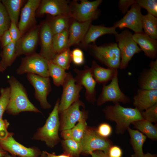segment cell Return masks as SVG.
<instances>
[{
    "mask_svg": "<svg viewBox=\"0 0 157 157\" xmlns=\"http://www.w3.org/2000/svg\"><path fill=\"white\" fill-rule=\"evenodd\" d=\"M103 111L106 119L115 123V132L118 135L124 134L133 122L143 119L137 109L124 107L119 103L108 106Z\"/></svg>",
    "mask_w": 157,
    "mask_h": 157,
    "instance_id": "1",
    "label": "cell"
},
{
    "mask_svg": "<svg viewBox=\"0 0 157 157\" xmlns=\"http://www.w3.org/2000/svg\"><path fill=\"white\" fill-rule=\"evenodd\" d=\"M10 94L7 113L16 115L24 111L41 113L29 100L23 85L15 77L12 76L8 79Z\"/></svg>",
    "mask_w": 157,
    "mask_h": 157,
    "instance_id": "2",
    "label": "cell"
},
{
    "mask_svg": "<svg viewBox=\"0 0 157 157\" xmlns=\"http://www.w3.org/2000/svg\"><path fill=\"white\" fill-rule=\"evenodd\" d=\"M60 100L59 99L57 100L45 124L37 129L33 138L44 142L47 146L50 148L53 147L61 141L58 134Z\"/></svg>",
    "mask_w": 157,
    "mask_h": 157,
    "instance_id": "3",
    "label": "cell"
},
{
    "mask_svg": "<svg viewBox=\"0 0 157 157\" xmlns=\"http://www.w3.org/2000/svg\"><path fill=\"white\" fill-rule=\"evenodd\" d=\"M80 142L82 146L81 154L88 155L96 150L103 151L107 154L110 147L113 145L108 138H105L99 135L96 127L87 126Z\"/></svg>",
    "mask_w": 157,
    "mask_h": 157,
    "instance_id": "4",
    "label": "cell"
},
{
    "mask_svg": "<svg viewBox=\"0 0 157 157\" xmlns=\"http://www.w3.org/2000/svg\"><path fill=\"white\" fill-rule=\"evenodd\" d=\"M133 34L128 29H125L115 35L121 56L119 68L125 69L133 56L142 51L133 40Z\"/></svg>",
    "mask_w": 157,
    "mask_h": 157,
    "instance_id": "5",
    "label": "cell"
},
{
    "mask_svg": "<svg viewBox=\"0 0 157 157\" xmlns=\"http://www.w3.org/2000/svg\"><path fill=\"white\" fill-rule=\"evenodd\" d=\"M48 62L39 53L35 52L21 58L20 65L16 70L19 75L31 74L49 77Z\"/></svg>",
    "mask_w": 157,
    "mask_h": 157,
    "instance_id": "6",
    "label": "cell"
},
{
    "mask_svg": "<svg viewBox=\"0 0 157 157\" xmlns=\"http://www.w3.org/2000/svg\"><path fill=\"white\" fill-rule=\"evenodd\" d=\"M94 56L108 68H119L121 61L119 49L117 44L113 42L98 46H91Z\"/></svg>",
    "mask_w": 157,
    "mask_h": 157,
    "instance_id": "7",
    "label": "cell"
},
{
    "mask_svg": "<svg viewBox=\"0 0 157 157\" xmlns=\"http://www.w3.org/2000/svg\"><path fill=\"white\" fill-rule=\"evenodd\" d=\"M81 106L84 107V104L78 100L60 114V131L71 129L81 120L88 118V111L84 109L81 110L80 107Z\"/></svg>",
    "mask_w": 157,
    "mask_h": 157,
    "instance_id": "8",
    "label": "cell"
},
{
    "mask_svg": "<svg viewBox=\"0 0 157 157\" xmlns=\"http://www.w3.org/2000/svg\"><path fill=\"white\" fill-rule=\"evenodd\" d=\"M62 85L63 91L59 105V114L79 100V93L83 88L76 83L74 78L70 72H68Z\"/></svg>",
    "mask_w": 157,
    "mask_h": 157,
    "instance_id": "9",
    "label": "cell"
},
{
    "mask_svg": "<svg viewBox=\"0 0 157 157\" xmlns=\"http://www.w3.org/2000/svg\"><path fill=\"white\" fill-rule=\"evenodd\" d=\"M103 85L101 92L96 101L98 106H101L108 101H112L114 104L119 102L126 104L131 102L130 98L120 88L118 76L114 78L108 85Z\"/></svg>",
    "mask_w": 157,
    "mask_h": 157,
    "instance_id": "10",
    "label": "cell"
},
{
    "mask_svg": "<svg viewBox=\"0 0 157 157\" xmlns=\"http://www.w3.org/2000/svg\"><path fill=\"white\" fill-rule=\"evenodd\" d=\"M102 2V0H82L80 3L76 2L73 10L71 11V17L80 22L95 19L99 15L98 8Z\"/></svg>",
    "mask_w": 157,
    "mask_h": 157,
    "instance_id": "11",
    "label": "cell"
},
{
    "mask_svg": "<svg viewBox=\"0 0 157 157\" xmlns=\"http://www.w3.org/2000/svg\"><path fill=\"white\" fill-rule=\"evenodd\" d=\"M27 78L35 89V97L40 102L41 107L44 109L51 108V106L47 99V97L51 90L49 77L28 74Z\"/></svg>",
    "mask_w": 157,
    "mask_h": 157,
    "instance_id": "12",
    "label": "cell"
},
{
    "mask_svg": "<svg viewBox=\"0 0 157 157\" xmlns=\"http://www.w3.org/2000/svg\"><path fill=\"white\" fill-rule=\"evenodd\" d=\"M10 133L6 138L0 140V147L13 156L19 157H39L41 153L36 147H27L17 142Z\"/></svg>",
    "mask_w": 157,
    "mask_h": 157,
    "instance_id": "13",
    "label": "cell"
},
{
    "mask_svg": "<svg viewBox=\"0 0 157 157\" xmlns=\"http://www.w3.org/2000/svg\"><path fill=\"white\" fill-rule=\"evenodd\" d=\"M41 25L32 27L16 42L17 56L22 55H28L35 52L40 35Z\"/></svg>",
    "mask_w": 157,
    "mask_h": 157,
    "instance_id": "14",
    "label": "cell"
},
{
    "mask_svg": "<svg viewBox=\"0 0 157 157\" xmlns=\"http://www.w3.org/2000/svg\"><path fill=\"white\" fill-rule=\"evenodd\" d=\"M141 8L136 3L133 4L123 17L115 22L113 26L116 28H127L133 31L135 33L143 32Z\"/></svg>",
    "mask_w": 157,
    "mask_h": 157,
    "instance_id": "15",
    "label": "cell"
},
{
    "mask_svg": "<svg viewBox=\"0 0 157 157\" xmlns=\"http://www.w3.org/2000/svg\"><path fill=\"white\" fill-rule=\"evenodd\" d=\"M41 1L28 0L22 9L18 27L22 36L36 25V13Z\"/></svg>",
    "mask_w": 157,
    "mask_h": 157,
    "instance_id": "16",
    "label": "cell"
},
{
    "mask_svg": "<svg viewBox=\"0 0 157 157\" xmlns=\"http://www.w3.org/2000/svg\"><path fill=\"white\" fill-rule=\"evenodd\" d=\"M74 70L76 74L74 77L76 83L85 88L86 99L94 104L97 101L95 89L97 82L92 76L90 67L85 66L83 70L76 68Z\"/></svg>",
    "mask_w": 157,
    "mask_h": 157,
    "instance_id": "17",
    "label": "cell"
},
{
    "mask_svg": "<svg viewBox=\"0 0 157 157\" xmlns=\"http://www.w3.org/2000/svg\"><path fill=\"white\" fill-rule=\"evenodd\" d=\"M71 9L67 1L42 0L36 10V16L48 14L54 16L62 15L71 16Z\"/></svg>",
    "mask_w": 157,
    "mask_h": 157,
    "instance_id": "18",
    "label": "cell"
},
{
    "mask_svg": "<svg viewBox=\"0 0 157 157\" xmlns=\"http://www.w3.org/2000/svg\"><path fill=\"white\" fill-rule=\"evenodd\" d=\"M53 35L48 22L41 24L39 35L41 49L39 54L48 61H51L56 54L53 48Z\"/></svg>",
    "mask_w": 157,
    "mask_h": 157,
    "instance_id": "19",
    "label": "cell"
},
{
    "mask_svg": "<svg viewBox=\"0 0 157 157\" xmlns=\"http://www.w3.org/2000/svg\"><path fill=\"white\" fill-rule=\"evenodd\" d=\"M133 105L140 112L157 104V89H138L134 97Z\"/></svg>",
    "mask_w": 157,
    "mask_h": 157,
    "instance_id": "20",
    "label": "cell"
},
{
    "mask_svg": "<svg viewBox=\"0 0 157 157\" xmlns=\"http://www.w3.org/2000/svg\"><path fill=\"white\" fill-rule=\"evenodd\" d=\"M133 38L139 45L140 48L145 55L152 59H156L157 56V40L150 38L144 32L134 33Z\"/></svg>",
    "mask_w": 157,
    "mask_h": 157,
    "instance_id": "21",
    "label": "cell"
},
{
    "mask_svg": "<svg viewBox=\"0 0 157 157\" xmlns=\"http://www.w3.org/2000/svg\"><path fill=\"white\" fill-rule=\"evenodd\" d=\"M92 21L73 22L69 30L68 47L83 41L90 27Z\"/></svg>",
    "mask_w": 157,
    "mask_h": 157,
    "instance_id": "22",
    "label": "cell"
},
{
    "mask_svg": "<svg viewBox=\"0 0 157 157\" xmlns=\"http://www.w3.org/2000/svg\"><path fill=\"white\" fill-rule=\"evenodd\" d=\"M90 69L92 76L97 83L99 84H106L108 81L118 76L117 69L102 67L94 61L92 62Z\"/></svg>",
    "mask_w": 157,
    "mask_h": 157,
    "instance_id": "23",
    "label": "cell"
},
{
    "mask_svg": "<svg viewBox=\"0 0 157 157\" xmlns=\"http://www.w3.org/2000/svg\"><path fill=\"white\" fill-rule=\"evenodd\" d=\"M116 29L113 26L106 27L91 25L83 40V44L85 46H87L90 43L95 42L98 38L104 35L113 34L115 35L118 33Z\"/></svg>",
    "mask_w": 157,
    "mask_h": 157,
    "instance_id": "24",
    "label": "cell"
},
{
    "mask_svg": "<svg viewBox=\"0 0 157 157\" xmlns=\"http://www.w3.org/2000/svg\"><path fill=\"white\" fill-rule=\"evenodd\" d=\"M127 130L130 136V142L134 152L131 157H142L144 154L143 146L147 137L139 131L132 129L130 127Z\"/></svg>",
    "mask_w": 157,
    "mask_h": 157,
    "instance_id": "25",
    "label": "cell"
},
{
    "mask_svg": "<svg viewBox=\"0 0 157 157\" xmlns=\"http://www.w3.org/2000/svg\"><path fill=\"white\" fill-rule=\"evenodd\" d=\"M138 84L141 89H157V71L150 68L144 70L139 78Z\"/></svg>",
    "mask_w": 157,
    "mask_h": 157,
    "instance_id": "26",
    "label": "cell"
},
{
    "mask_svg": "<svg viewBox=\"0 0 157 157\" xmlns=\"http://www.w3.org/2000/svg\"><path fill=\"white\" fill-rule=\"evenodd\" d=\"M86 119L81 120L72 128L61 131L60 135L62 138L63 139H72L80 142L88 126Z\"/></svg>",
    "mask_w": 157,
    "mask_h": 157,
    "instance_id": "27",
    "label": "cell"
},
{
    "mask_svg": "<svg viewBox=\"0 0 157 157\" xmlns=\"http://www.w3.org/2000/svg\"><path fill=\"white\" fill-rule=\"evenodd\" d=\"M24 0H2L1 2L5 8L11 22L17 26L21 8L26 1Z\"/></svg>",
    "mask_w": 157,
    "mask_h": 157,
    "instance_id": "28",
    "label": "cell"
},
{
    "mask_svg": "<svg viewBox=\"0 0 157 157\" xmlns=\"http://www.w3.org/2000/svg\"><path fill=\"white\" fill-rule=\"evenodd\" d=\"M16 42L13 41L3 48L0 53L1 58L0 62L5 71L10 66L17 57L16 48Z\"/></svg>",
    "mask_w": 157,
    "mask_h": 157,
    "instance_id": "29",
    "label": "cell"
},
{
    "mask_svg": "<svg viewBox=\"0 0 157 157\" xmlns=\"http://www.w3.org/2000/svg\"><path fill=\"white\" fill-rule=\"evenodd\" d=\"M135 128L151 140H157V127L149 121L144 119L139 120L132 123Z\"/></svg>",
    "mask_w": 157,
    "mask_h": 157,
    "instance_id": "30",
    "label": "cell"
},
{
    "mask_svg": "<svg viewBox=\"0 0 157 157\" xmlns=\"http://www.w3.org/2000/svg\"><path fill=\"white\" fill-rule=\"evenodd\" d=\"M142 26L144 32L151 38L157 39V18L147 13L142 17Z\"/></svg>",
    "mask_w": 157,
    "mask_h": 157,
    "instance_id": "31",
    "label": "cell"
},
{
    "mask_svg": "<svg viewBox=\"0 0 157 157\" xmlns=\"http://www.w3.org/2000/svg\"><path fill=\"white\" fill-rule=\"evenodd\" d=\"M65 70L50 61L48 62L49 76L53 79L54 84L58 86L62 85L67 74Z\"/></svg>",
    "mask_w": 157,
    "mask_h": 157,
    "instance_id": "32",
    "label": "cell"
},
{
    "mask_svg": "<svg viewBox=\"0 0 157 157\" xmlns=\"http://www.w3.org/2000/svg\"><path fill=\"white\" fill-rule=\"evenodd\" d=\"M70 17L68 15H60L55 16L48 22L53 35L68 29Z\"/></svg>",
    "mask_w": 157,
    "mask_h": 157,
    "instance_id": "33",
    "label": "cell"
},
{
    "mask_svg": "<svg viewBox=\"0 0 157 157\" xmlns=\"http://www.w3.org/2000/svg\"><path fill=\"white\" fill-rule=\"evenodd\" d=\"M68 29L53 35V48L56 54L69 48L68 47Z\"/></svg>",
    "mask_w": 157,
    "mask_h": 157,
    "instance_id": "34",
    "label": "cell"
},
{
    "mask_svg": "<svg viewBox=\"0 0 157 157\" xmlns=\"http://www.w3.org/2000/svg\"><path fill=\"white\" fill-rule=\"evenodd\" d=\"M64 152L74 157H80L82 150V146L80 142L72 139H63L61 141Z\"/></svg>",
    "mask_w": 157,
    "mask_h": 157,
    "instance_id": "35",
    "label": "cell"
},
{
    "mask_svg": "<svg viewBox=\"0 0 157 157\" xmlns=\"http://www.w3.org/2000/svg\"><path fill=\"white\" fill-rule=\"evenodd\" d=\"M71 51L69 48L56 54L51 61L61 67L65 70H68L70 67L72 61Z\"/></svg>",
    "mask_w": 157,
    "mask_h": 157,
    "instance_id": "36",
    "label": "cell"
},
{
    "mask_svg": "<svg viewBox=\"0 0 157 157\" xmlns=\"http://www.w3.org/2000/svg\"><path fill=\"white\" fill-rule=\"evenodd\" d=\"M11 22L6 9L1 1H0V38L4 32L9 29Z\"/></svg>",
    "mask_w": 157,
    "mask_h": 157,
    "instance_id": "37",
    "label": "cell"
},
{
    "mask_svg": "<svg viewBox=\"0 0 157 157\" xmlns=\"http://www.w3.org/2000/svg\"><path fill=\"white\" fill-rule=\"evenodd\" d=\"M0 119H2L3 114L7 108L9 101V87L1 88L0 89Z\"/></svg>",
    "mask_w": 157,
    "mask_h": 157,
    "instance_id": "38",
    "label": "cell"
},
{
    "mask_svg": "<svg viewBox=\"0 0 157 157\" xmlns=\"http://www.w3.org/2000/svg\"><path fill=\"white\" fill-rule=\"evenodd\" d=\"M136 3L145 9L148 13L157 17V0H136Z\"/></svg>",
    "mask_w": 157,
    "mask_h": 157,
    "instance_id": "39",
    "label": "cell"
},
{
    "mask_svg": "<svg viewBox=\"0 0 157 157\" xmlns=\"http://www.w3.org/2000/svg\"><path fill=\"white\" fill-rule=\"evenodd\" d=\"M144 119L151 123L157 122V104L140 112Z\"/></svg>",
    "mask_w": 157,
    "mask_h": 157,
    "instance_id": "40",
    "label": "cell"
},
{
    "mask_svg": "<svg viewBox=\"0 0 157 157\" xmlns=\"http://www.w3.org/2000/svg\"><path fill=\"white\" fill-rule=\"evenodd\" d=\"M96 131L98 134L105 138H108L112 134L113 129L111 125L106 122L100 123L96 128Z\"/></svg>",
    "mask_w": 157,
    "mask_h": 157,
    "instance_id": "41",
    "label": "cell"
},
{
    "mask_svg": "<svg viewBox=\"0 0 157 157\" xmlns=\"http://www.w3.org/2000/svg\"><path fill=\"white\" fill-rule=\"evenodd\" d=\"M72 61L75 65H81L84 62L83 53L80 49L76 48L71 51Z\"/></svg>",
    "mask_w": 157,
    "mask_h": 157,
    "instance_id": "42",
    "label": "cell"
},
{
    "mask_svg": "<svg viewBox=\"0 0 157 157\" xmlns=\"http://www.w3.org/2000/svg\"><path fill=\"white\" fill-rule=\"evenodd\" d=\"M8 31L13 42H17L22 36L18 26L13 22H11Z\"/></svg>",
    "mask_w": 157,
    "mask_h": 157,
    "instance_id": "43",
    "label": "cell"
},
{
    "mask_svg": "<svg viewBox=\"0 0 157 157\" xmlns=\"http://www.w3.org/2000/svg\"><path fill=\"white\" fill-rule=\"evenodd\" d=\"M9 125L6 119H0V140L6 138L10 134L7 131Z\"/></svg>",
    "mask_w": 157,
    "mask_h": 157,
    "instance_id": "44",
    "label": "cell"
},
{
    "mask_svg": "<svg viewBox=\"0 0 157 157\" xmlns=\"http://www.w3.org/2000/svg\"><path fill=\"white\" fill-rule=\"evenodd\" d=\"M136 3V0H120L118 3L119 9L123 14L128 11L129 8Z\"/></svg>",
    "mask_w": 157,
    "mask_h": 157,
    "instance_id": "45",
    "label": "cell"
},
{
    "mask_svg": "<svg viewBox=\"0 0 157 157\" xmlns=\"http://www.w3.org/2000/svg\"><path fill=\"white\" fill-rule=\"evenodd\" d=\"M107 154L109 157H122V149L119 146L113 145L109 148Z\"/></svg>",
    "mask_w": 157,
    "mask_h": 157,
    "instance_id": "46",
    "label": "cell"
},
{
    "mask_svg": "<svg viewBox=\"0 0 157 157\" xmlns=\"http://www.w3.org/2000/svg\"><path fill=\"white\" fill-rule=\"evenodd\" d=\"M1 46L2 48L13 42L8 30L5 31L0 38Z\"/></svg>",
    "mask_w": 157,
    "mask_h": 157,
    "instance_id": "47",
    "label": "cell"
},
{
    "mask_svg": "<svg viewBox=\"0 0 157 157\" xmlns=\"http://www.w3.org/2000/svg\"><path fill=\"white\" fill-rule=\"evenodd\" d=\"M90 154L92 157H109L107 154L100 150L94 151Z\"/></svg>",
    "mask_w": 157,
    "mask_h": 157,
    "instance_id": "48",
    "label": "cell"
},
{
    "mask_svg": "<svg viewBox=\"0 0 157 157\" xmlns=\"http://www.w3.org/2000/svg\"><path fill=\"white\" fill-rule=\"evenodd\" d=\"M46 157H74L66 153H64L59 155H56L55 153H50L46 151Z\"/></svg>",
    "mask_w": 157,
    "mask_h": 157,
    "instance_id": "49",
    "label": "cell"
},
{
    "mask_svg": "<svg viewBox=\"0 0 157 157\" xmlns=\"http://www.w3.org/2000/svg\"><path fill=\"white\" fill-rule=\"evenodd\" d=\"M149 66L150 68L153 69L157 71V59L154 61H151L150 63Z\"/></svg>",
    "mask_w": 157,
    "mask_h": 157,
    "instance_id": "50",
    "label": "cell"
},
{
    "mask_svg": "<svg viewBox=\"0 0 157 157\" xmlns=\"http://www.w3.org/2000/svg\"><path fill=\"white\" fill-rule=\"evenodd\" d=\"M8 153L6 151L0 147V157H4Z\"/></svg>",
    "mask_w": 157,
    "mask_h": 157,
    "instance_id": "51",
    "label": "cell"
},
{
    "mask_svg": "<svg viewBox=\"0 0 157 157\" xmlns=\"http://www.w3.org/2000/svg\"><path fill=\"white\" fill-rule=\"evenodd\" d=\"M142 157H157L156 154H152L149 153L144 154Z\"/></svg>",
    "mask_w": 157,
    "mask_h": 157,
    "instance_id": "52",
    "label": "cell"
},
{
    "mask_svg": "<svg viewBox=\"0 0 157 157\" xmlns=\"http://www.w3.org/2000/svg\"><path fill=\"white\" fill-rule=\"evenodd\" d=\"M39 157H46V151H43Z\"/></svg>",
    "mask_w": 157,
    "mask_h": 157,
    "instance_id": "53",
    "label": "cell"
},
{
    "mask_svg": "<svg viewBox=\"0 0 157 157\" xmlns=\"http://www.w3.org/2000/svg\"><path fill=\"white\" fill-rule=\"evenodd\" d=\"M4 157H18V156L16 157L15 156L10 155L7 154L4 156Z\"/></svg>",
    "mask_w": 157,
    "mask_h": 157,
    "instance_id": "54",
    "label": "cell"
},
{
    "mask_svg": "<svg viewBox=\"0 0 157 157\" xmlns=\"http://www.w3.org/2000/svg\"><path fill=\"white\" fill-rule=\"evenodd\" d=\"M4 70L3 68L1 65L0 61V72H3Z\"/></svg>",
    "mask_w": 157,
    "mask_h": 157,
    "instance_id": "55",
    "label": "cell"
}]
</instances>
